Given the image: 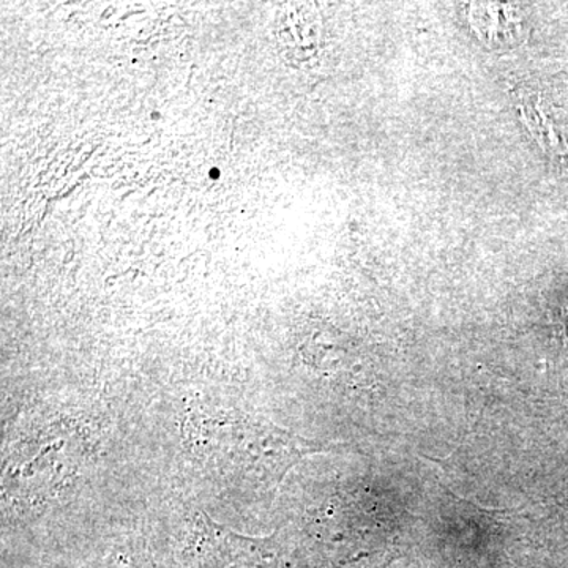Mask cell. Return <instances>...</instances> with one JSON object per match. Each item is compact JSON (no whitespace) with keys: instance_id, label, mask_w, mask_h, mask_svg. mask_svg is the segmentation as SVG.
<instances>
[{"instance_id":"obj_2","label":"cell","mask_w":568,"mask_h":568,"mask_svg":"<svg viewBox=\"0 0 568 568\" xmlns=\"http://www.w3.org/2000/svg\"><path fill=\"white\" fill-rule=\"evenodd\" d=\"M220 170H216V168H212L211 171H209V178L212 179V181H216V179H220Z\"/></svg>"},{"instance_id":"obj_1","label":"cell","mask_w":568,"mask_h":568,"mask_svg":"<svg viewBox=\"0 0 568 568\" xmlns=\"http://www.w3.org/2000/svg\"><path fill=\"white\" fill-rule=\"evenodd\" d=\"M203 436L209 450L227 470L256 484L278 488L286 474L310 455L327 452L324 444L294 435L264 420H209Z\"/></svg>"}]
</instances>
